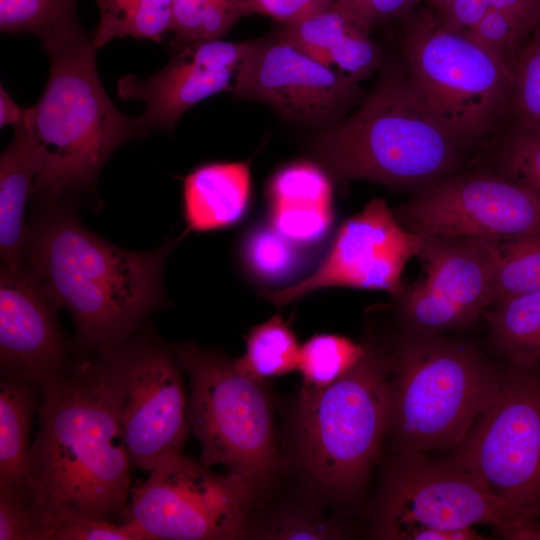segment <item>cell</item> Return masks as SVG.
Masks as SVG:
<instances>
[{"label":"cell","instance_id":"obj_13","mask_svg":"<svg viewBox=\"0 0 540 540\" xmlns=\"http://www.w3.org/2000/svg\"><path fill=\"white\" fill-rule=\"evenodd\" d=\"M425 278L396 299L406 330L443 334L473 325L493 304L501 241L474 236L420 235Z\"/></svg>","mask_w":540,"mask_h":540},{"label":"cell","instance_id":"obj_11","mask_svg":"<svg viewBox=\"0 0 540 540\" xmlns=\"http://www.w3.org/2000/svg\"><path fill=\"white\" fill-rule=\"evenodd\" d=\"M255 501L238 477L215 473L183 451L171 452L131 488L122 522L133 523L148 540L244 539Z\"/></svg>","mask_w":540,"mask_h":540},{"label":"cell","instance_id":"obj_21","mask_svg":"<svg viewBox=\"0 0 540 540\" xmlns=\"http://www.w3.org/2000/svg\"><path fill=\"white\" fill-rule=\"evenodd\" d=\"M251 174L246 162H211L186 175L182 213L187 232L205 233L240 222L249 205Z\"/></svg>","mask_w":540,"mask_h":540},{"label":"cell","instance_id":"obj_15","mask_svg":"<svg viewBox=\"0 0 540 540\" xmlns=\"http://www.w3.org/2000/svg\"><path fill=\"white\" fill-rule=\"evenodd\" d=\"M421 237L406 230L386 202L373 198L338 229L330 250L306 278L291 286L263 289L260 296L277 307L330 287L380 290L399 297L402 273L417 256Z\"/></svg>","mask_w":540,"mask_h":540},{"label":"cell","instance_id":"obj_5","mask_svg":"<svg viewBox=\"0 0 540 540\" xmlns=\"http://www.w3.org/2000/svg\"><path fill=\"white\" fill-rule=\"evenodd\" d=\"M310 148L338 179L421 189L454 174L463 149L419 102L405 71L382 78L353 114L317 135Z\"/></svg>","mask_w":540,"mask_h":540},{"label":"cell","instance_id":"obj_12","mask_svg":"<svg viewBox=\"0 0 540 540\" xmlns=\"http://www.w3.org/2000/svg\"><path fill=\"white\" fill-rule=\"evenodd\" d=\"M451 458L498 499L540 520V369L510 363Z\"/></svg>","mask_w":540,"mask_h":540},{"label":"cell","instance_id":"obj_9","mask_svg":"<svg viewBox=\"0 0 540 540\" xmlns=\"http://www.w3.org/2000/svg\"><path fill=\"white\" fill-rule=\"evenodd\" d=\"M81 359L118 423L133 466L149 473L162 456L183 451L188 397L174 347L145 329Z\"/></svg>","mask_w":540,"mask_h":540},{"label":"cell","instance_id":"obj_6","mask_svg":"<svg viewBox=\"0 0 540 540\" xmlns=\"http://www.w3.org/2000/svg\"><path fill=\"white\" fill-rule=\"evenodd\" d=\"M391 349L394 454L453 449L494 399L501 372L467 342L406 330Z\"/></svg>","mask_w":540,"mask_h":540},{"label":"cell","instance_id":"obj_18","mask_svg":"<svg viewBox=\"0 0 540 540\" xmlns=\"http://www.w3.org/2000/svg\"><path fill=\"white\" fill-rule=\"evenodd\" d=\"M59 308L25 268L0 271V371L40 389L73 365L57 319ZM40 391V390H39Z\"/></svg>","mask_w":540,"mask_h":540},{"label":"cell","instance_id":"obj_32","mask_svg":"<svg viewBox=\"0 0 540 540\" xmlns=\"http://www.w3.org/2000/svg\"><path fill=\"white\" fill-rule=\"evenodd\" d=\"M511 124L540 130V22L520 50L512 69Z\"/></svg>","mask_w":540,"mask_h":540},{"label":"cell","instance_id":"obj_41","mask_svg":"<svg viewBox=\"0 0 540 540\" xmlns=\"http://www.w3.org/2000/svg\"><path fill=\"white\" fill-rule=\"evenodd\" d=\"M490 8L514 14L534 25L540 22V0H488Z\"/></svg>","mask_w":540,"mask_h":540},{"label":"cell","instance_id":"obj_7","mask_svg":"<svg viewBox=\"0 0 540 540\" xmlns=\"http://www.w3.org/2000/svg\"><path fill=\"white\" fill-rule=\"evenodd\" d=\"M174 349L190 379L188 418L201 445L200 461L222 466L260 499L282 467L265 381L218 350L192 342Z\"/></svg>","mask_w":540,"mask_h":540},{"label":"cell","instance_id":"obj_35","mask_svg":"<svg viewBox=\"0 0 540 540\" xmlns=\"http://www.w3.org/2000/svg\"><path fill=\"white\" fill-rule=\"evenodd\" d=\"M502 174L531 188L540 196V130L511 124L500 156Z\"/></svg>","mask_w":540,"mask_h":540},{"label":"cell","instance_id":"obj_1","mask_svg":"<svg viewBox=\"0 0 540 540\" xmlns=\"http://www.w3.org/2000/svg\"><path fill=\"white\" fill-rule=\"evenodd\" d=\"M78 195L32 200L24 268L58 307L71 314L72 354L96 355L131 339L148 316L166 308V260L185 236L151 251L118 247L79 219Z\"/></svg>","mask_w":540,"mask_h":540},{"label":"cell","instance_id":"obj_14","mask_svg":"<svg viewBox=\"0 0 540 540\" xmlns=\"http://www.w3.org/2000/svg\"><path fill=\"white\" fill-rule=\"evenodd\" d=\"M393 213L417 235L507 241L540 234V196L502 173L451 174Z\"/></svg>","mask_w":540,"mask_h":540},{"label":"cell","instance_id":"obj_38","mask_svg":"<svg viewBox=\"0 0 540 540\" xmlns=\"http://www.w3.org/2000/svg\"><path fill=\"white\" fill-rule=\"evenodd\" d=\"M335 0H251L252 14L272 18L282 25L290 24L311 16Z\"/></svg>","mask_w":540,"mask_h":540},{"label":"cell","instance_id":"obj_28","mask_svg":"<svg viewBox=\"0 0 540 540\" xmlns=\"http://www.w3.org/2000/svg\"><path fill=\"white\" fill-rule=\"evenodd\" d=\"M172 32L179 45L221 38L242 17L252 14L251 0H172Z\"/></svg>","mask_w":540,"mask_h":540},{"label":"cell","instance_id":"obj_10","mask_svg":"<svg viewBox=\"0 0 540 540\" xmlns=\"http://www.w3.org/2000/svg\"><path fill=\"white\" fill-rule=\"evenodd\" d=\"M494 527L505 539L540 540V520L495 497L451 457L394 454L383 474L373 512V536L410 540L423 529Z\"/></svg>","mask_w":540,"mask_h":540},{"label":"cell","instance_id":"obj_26","mask_svg":"<svg viewBox=\"0 0 540 540\" xmlns=\"http://www.w3.org/2000/svg\"><path fill=\"white\" fill-rule=\"evenodd\" d=\"M99 23L92 40L97 49L114 38L130 36L162 42L172 32V0H95Z\"/></svg>","mask_w":540,"mask_h":540},{"label":"cell","instance_id":"obj_22","mask_svg":"<svg viewBox=\"0 0 540 540\" xmlns=\"http://www.w3.org/2000/svg\"><path fill=\"white\" fill-rule=\"evenodd\" d=\"M13 128L0 157V257L2 267L21 270L27 236L25 208L32 197L38 161L24 119Z\"/></svg>","mask_w":540,"mask_h":540},{"label":"cell","instance_id":"obj_2","mask_svg":"<svg viewBox=\"0 0 540 540\" xmlns=\"http://www.w3.org/2000/svg\"><path fill=\"white\" fill-rule=\"evenodd\" d=\"M39 390L28 485L40 540L72 518L122 521L133 464L83 360L77 358L66 373Z\"/></svg>","mask_w":540,"mask_h":540},{"label":"cell","instance_id":"obj_29","mask_svg":"<svg viewBox=\"0 0 540 540\" xmlns=\"http://www.w3.org/2000/svg\"><path fill=\"white\" fill-rule=\"evenodd\" d=\"M366 346L336 334H316L300 347L297 370L303 385L324 387L345 375L364 355Z\"/></svg>","mask_w":540,"mask_h":540},{"label":"cell","instance_id":"obj_36","mask_svg":"<svg viewBox=\"0 0 540 540\" xmlns=\"http://www.w3.org/2000/svg\"><path fill=\"white\" fill-rule=\"evenodd\" d=\"M46 540H148L146 535L131 522L72 518L56 525Z\"/></svg>","mask_w":540,"mask_h":540},{"label":"cell","instance_id":"obj_37","mask_svg":"<svg viewBox=\"0 0 540 540\" xmlns=\"http://www.w3.org/2000/svg\"><path fill=\"white\" fill-rule=\"evenodd\" d=\"M0 540H40L31 504L0 493Z\"/></svg>","mask_w":540,"mask_h":540},{"label":"cell","instance_id":"obj_42","mask_svg":"<svg viewBox=\"0 0 540 540\" xmlns=\"http://www.w3.org/2000/svg\"><path fill=\"white\" fill-rule=\"evenodd\" d=\"M25 109L21 108L0 85V127L16 126L24 119Z\"/></svg>","mask_w":540,"mask_h":540},{"label":"cell","instance_id":"obj_34","mask_svg":"<svg viewBox=\"0 0 540 540\" xmlns=\"http://www.w3.org/2000/svg\"><path fill=\"white\" fill-rule=\"evenodd\" d=\"M536 26L514 14L490 8L476 24L462 33L512 71L520 50Z\"/></svg>","mask_w":540,"mask_h":540},{"label":"cell","instance_id":"obj_23","mask_svg":"<svg viewBox=\"0 0 540 540\" xmlns=\"http://www.w3.org/2000/svg\"><path fill=\"white\" fill-rule=\"evenodd\" d=\"M39 395L34 385L1 379L0 493L16 496L29 504V434L39 407Z\"/></svg>","mask_w":540,"mask_h":540},{"label":"cell","instance_id":"obj_3","mask_svg":"<svg viewBox=\"0 0 540 540\" xmlns=\"http://www.w3.org/2000/svg\"><path fill=\"white\" fill-rule=\"evenodd\" d=\"M41 42L50 59L48 80L24 115L38 161L31 199L94 194L110 156L149 132L140 116L124 115L107 95L97 71V48L80 22Z\"/></svg>","mask_w":540,"mask_h":540},{"label":"cell","instance_id":"obj_20","mask_svg":"<svg viewBox=\"0 0 540 540\" xmlns=\"http://www.w3.org/2000/svg\"><path fill=\"white\" fill-rule=\"evenodd\" d=\"M269 223L302 246H314L329 233L334 220L333 188L318 164L297 161L279 169L267 187Z\"/></svg>","mask_w":540,"mask_h":540},{"label":"cell","instance_id":"obj_8","mask_svg":"<svg viewBox=\"0 0 540 540\" xmlns=\"http://www.w3.org/2000/svg\"><path fill=\"white\" fill-rule=\"evenodd\" d=\"M400 42L408 83L426 111L463 148L509 118L512 71L428 10L404 17Z\"/></svg>","mask_w":540,"mask_h":540},{"label":"cell","instance_id":"obj_33","mask_svg":"<svg viewBox=\"0 0 540 540\" xmlns=\"http://www.w3.org/2000/svg\"><path fill=\"white\" fill-rule=\"evenodd\" d=\"M501 261L494 303L540 292V234L501 241Z\"/></svg>","mask_w":540,"mask_h":540},{"label":"cell","instance_id":"obj_19","mask_svg":"<svg viewBox=\"0 0 540 540\" xmlns=\"http://www.w3.org/2000/svg\"><path fill=\"white\" fill-rule=\"evenodd\" d=\"M370 28L347 0H335L311 16L283 25L280 31L317 61L359 83L381 61Z\"/></svg>","mask_w":540,"mask_h":540},{"label":"cell","instance_id":"obj_39","mask_svg":"<svg viewBox=\"0 0 540 540\" xmlns=\"http://www.w3.org/2000/svg\"><path fill=\"white\" fill-rule=\"evenodd\" d=\"M490 9L488 0H455L437 16L447 29L464 32L476 24Z\"/></svg>","mask_w":540,"mask_h":540},{"label":"cell","instance_id":"obj_27","mask_svg":"<svg viewBox=\"0 0 540 540\" xmlns=\"http://www.w3.org/2000/svg\"><path fill=\"white\" fill-rule=\"evenodd\" d=\"M300 347L290 324L276 314L251 328L245 352L235 361L250 376L266 381L296 370Z\"/></svg>","mask_w":540,"mask_h":540},{"label":"cell","instance_id":"obj_43","mask_svg":"<svg viewBox=\"0 0 540 540\" xmlns=\"http://www.w3.org/2000/svg\"><path fill=\"white\" fill-rule=\"evenodd\" d=\"M454 1L455 0H433L431 5L435 7L439 13H441Z\"/></svg>","mask_w":540,"mask_h":540},{"label":"cell","instance_id":"obj_16","mask_svg":"<svg viewBox=\"0 0 540 540\" xmlns=\"http://www.w3.org/2000/svg\"><path fill=\"white\" fill-rule=\"evenodd\" d=\"M357 82L314 59L281 31L254 39L231 91L299 123L329 121L358 94Z\"/></svg>","mask_w":540,"mask_h":540},{"label":"cell","instance_id":"obj_4","mask_svg":"<svg viewBox=\"0 0 540 540\" xmlns=\"http://www.w3.org/2000/svg\"><path fill=\"white\" fill-rule=\"evenodd\" d=\"M365 346L338 380L302 385L291 424L295 467L318 496L342 505L361 496L389 426L391 349Z\"/></svg>","mask_w":540,"mask_h":540},{"label":"cell","instance_id":"obj_44","mask_svg":"<svg viewBox=\"0 0 540 540\" xmlns=\"http://www.w3.org/2000/svg\"><path fill=\"white\" fill-rule=\"evenodd\" d=\"M421 1H423V0H418V3L421 2ZM425 1L431 3L433 0H425Z\"/></svg>","mask_w":540,"mask_h":540},{"label":"cell","instance_id":"obj_31","mask_svg":"<svg viewBox=\"0 0 540 540\" xmlns=\"http://www.w3.org/2000/svg\"><path fill=\"white\" fill-rule=\"evenodd\" d=\"M78 0H0V30L40 39L79 22Z\"/></svg>","mask_w":540,"mask_h":540},{"label":"cell","instance_id":"obj_30","mask_svg":"<svg viewBox=\"0 0 540 540\" xmlns=\"http://www.w3.org/2000/svg\"><path fill=\"white\" fill-rule=\"evenodd\" d=\"M341 521L303 505L282 506L263 520L251 523L249 537L269 540L344 539L349 535Z\"/></svg>","mask_w":540,"mask_h":540},{"label":"cell","instance_id":"obj_17","mask_svg":"<svg viewBox=\"0 0 540 540\" xmlns=\"http://www.w3.org/2000/svg\"><path fill=\"white\" fill-rule=\"evenodd\" d=\"M253 45L254 40L221 38L179 45L166 66L149 78L143 80L134 74L121 77L118 97L145 103L139 116L149 133L158 129L171 132L194 105L221 91L231 93Z\"/></svg>","mask_w":540,"mask_h":540},{"label":"cell","instance_id":"obj_40","mask_svg":"<svg viewBox=\"0 0 540 540\" xmlns=\"http://www.w3.org/2000/svg\"><path fill=\"white\" fill-rule=\"evenodd\" d=\"M372 27L394 17H404L413 10L418 0H347Z\"/></svg>","mask_w":540,"mask_h":540},{"label":"cell","instance_id":"obj_24","mask_svg":"<svg viewBox=\"0 0 540 540\" xmlns=\"http://www.w3.org/2000/svg\"><path fill=\"white\" fill-rule=\"evenodd\" d=\"M489 345L510 363L535 366L540 361V292L509 297L483 313Z\"/></svg>","mask_w":540,"mask_h":540},{"label":"cell","instance_id":"obj_25","mask_svg":"<svg viewBox=\"0 0 540 540\" xmlns=\"http://www.w3.org/2000/svg\"><path fill=\"white\" fill-rule=\"evenodd\" d=\"M302 246L280 234L269 222L250 228L238 247L249 277L264 286L282 285L301 274L308 263Z\"/></svg>","mask_w":540,"mask_h":540}]
</instances>
